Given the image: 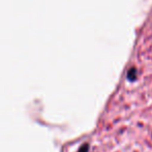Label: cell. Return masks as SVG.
<instances>
[{
  "mask_svg": "<svg viewBox=\"0 0 152 152\" xmlns=\"http://www.w3.org/2000/svg\"><path fill=\"white\" fill-rule=\"evenodd\" d=\"M88 151H89V144L88 143H85V144H83L80 147V149L77 152H88Z\"/></svg>",
  "mask_w": 152,
  "mask_h": 152,
  "instance_id": "1",
  "label": "cell"
}]
</instances>
